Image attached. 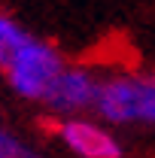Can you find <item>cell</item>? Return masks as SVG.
<instances>
[{
  "instance_id": "5b68a950",
  "label": "cell",
  "mask_w": 155,
  "mask_h": 158,
  "mask_svg": "<svg viewBox=\"0 0 155 158\" xmlns=\"http://www.w3.org/2000/svg\"><path fill=\"white\" fill-rule=\"evenodd\" d=\"M27 37H31V34H27V31H24L12 15L0 12V67L6 64V58H9V55H12V52H15Z\"/></svg>"
},
{
  "instance_id": "8992f818",
  "label": "cell",
  "mask_w": 155,
  "mask_h": 158,
  "mask_svg": "<svg viewBox=\"0 0 155 158\" xmlns=\"http://www.w3.org/2000/svg\"><path fill=\"white\" fill-rule=\"evenodd\" d=\"M0 158H43V155H40L31 143L19 140L15 134L0 131Z\"/></svg>"
},
{
  "instance_id": "3957f363",
  "label": "cell",
  "mask_w": 155,
  "mask_h": 158,
  "mask_svg": "<svg viewBox=\"0 0 155 158\" xmlns=\"http://www.w3.org/2000/svg\"><path fill=\"white\" fill-rule=\"evenodd\" d=\"M97 88H100V79L88 70V67H64L61 76L52 82L49 94H46V106L55 113V116H82L85 110H94L97 100Z\"/></svg>"
},
{
  "instance_id": "6da1fadb",
  "label": "cell",
  "mask_w": 155,
  "mask_h": 158,
  "mask_svg": "<svg viewBox=\"0 0 155 158\" xmlns=\"http://www.w3.org/2000/svg\"><path fill=\"white\" fill-rule=\"evenodd\" d=\"M94 113L103 125H155V73H113L100 79Z\"/></svg>"
},
{
  "instance_id": "7a4b0ae2",
  "label": "cell",
  "mask_w": 155,
  "mask_h": 158,
  "mask_svg": "<svg viewBox=\"0 0 155 158\" xmlns=\"http://www.w3.org/2000/svg\"><path fill=\"white\" fill-rule=\"evenodd\" d=\"M67 67V61L61 58V52L46 43L37 40L34 34L21 43L19 49L6 58L3 64V79L9 82V88L24 100H46L52 82L61 76V70Z\"/></svg>"
},
{
  "instance_id": "277c9868",
  "label": "cell",
  "mask_w": 155,
  "mask_h": 158,
  "mask_svg": "<svg viewBox=\"0 0 155 158\" xmlns=\"http://www.w3.org/2000/svg\"><path fill=\"white\" fill-rule=\"evenodd\" d=\"M58 140L76 158H122V143L113 137V131L100 118L97 122L82 116L61 118Z\"/></svg>"
},
{
  "instance_id": "52a82bcc",
  "label": "cell",
  "mask_w": 155,
  "mask_h": 158,
  "mask_svg": "<svg viewBox=\"0 0 155 158\" xmlns=\"http://www.w3.org/2000/svg\"><path fill=\"white\" fill-rule=\"evenodd\" d=\"M0 76H3V67H0Z\"/></svg>"
}]
</instances>
